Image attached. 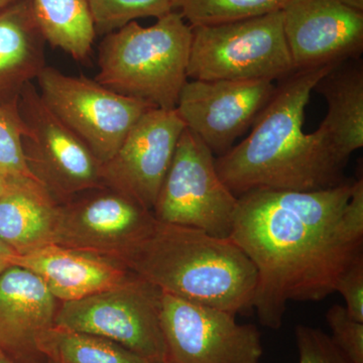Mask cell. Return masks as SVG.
I'll return each instance as SVG.
<instances>
[{"mask_svg":"<svg viewBox=\"0 0 363 363\" xmlns=\"http://www.w3.org/2000/svg\"><path fill=\"white\" fill-rule=\"evenodd\" d=\"M59 305L37 274L9 267L0 277V350L18 362L40 354L38 342L54 327Z\"/></svg>","mask_w":363,"mask_h":363,"instance_id":"obj_15","label":"cell"},{"mask_svg":"<svg viewBox=\"0 0 363 363\" xmlns=\"http://www.w3.org/2000/svg\"><path fill=\"white\" fill-rule=\"evenodd\" d=\"M21 145L30 173L61 204L104 187L102 164L82 140L55 116L33 82L18 101Z\"/></svg>","mask_w":363,"mask_h":363,"instance_id":"obj_9","label":"cell"},{"mask_svg":"<svg viewBox=\"0 0 363 363\" xmlns=\"http://www.w3.org/2000/svg\"><path fill=\"white\" fill-rule=\"evenodd\" d=\"M9 177H7L6 174L2 173L0 171V196L2 195V193L6 190L7 184H9Z\"/></svg>","mask_w":363,"mask_h":363,"instance_id":"obj_31","label":"cell"},{"mask_svg":"<svg viewBox=\"0 0 363 363\" xmlns=\"http://www.w3.org/2000/svg\"><path fill=\"white\" fill-rule=\"evenodd\" d=\"M229 240L257 269L252 309L277 330L289 303L335 293L363 257V179L324 190L250 191L238 198Z\"/></svg>","mask_w":363,"mask_h":363,"instance_id":"obj_1","label":"cell"},{"mask_svg":"<svg viewBox=\"0 0 363 363\" xmlns=\"http://www.w3.org/2000/svg\"><path fill=\"white\" fill-rule=\"evenodd\" d=\"M47 363H55V362H51V360H48Z\"/></svg>","mask_w":363,"mask_h":363,"instance_id":"obj_33","label":"cell"},{"mask_svg":"<svg viewBox=\"0 0 363 363\" xmlns=\"http://www.w3.org/2000/svg\"><path fill=\"white\" fill-rule=\"evenodd\" d=\"M159 289L131 274L118 286L61 302L54 326L109 339L152 363H166Z\"/></svg>","mask_w":363,"mask_h":363,"instance_id":"obj_6","label":"cell"},{"mask_svg":"<svg viewBox=\"0 0 363 363\" xmlns=\"http://www.w3.org/2000/svg\"><path fill=\"white\" fill-rule=\"evenodd\" d=\"M345 6L352 7L357 11H363V0H338Z\"/></svg>","mask_w":363,"mask_h":363,"instance_id":"obj_29","label":"cell"},{"mask_svg":"<svg viewBox=\"0 0 363 363\" xmlns=\"http://www.w3.org/2000/svg\"><path fill=\"white\" fill-rule=\"evenodd\" d=\"M0 363H18V360L6 353V351L0 350Z\"/></svg>","mask_w":363,"mask_h":363,"instance_id":"obj_30","label":"cell"},{"mask_svg":"<svg viewBox=\"0 0 363 363\" xmlns=\"http://www.w3.org/2000/svg\"><path fill=\"white\" fill-rule=\"evenodd\" d=\"M236 207L238 197L221 180L213 152L185 128L152 208L155 218L229 238Z\"/></svg>","mask_w":363,"mask_h":363,"instance_id":"obj_7","label":"cell"},{"mask_svg":"<svg viewBox=\"0 0 363 363\" xmlns=\"http://www.w3.org/2000/svg\"><path fill=\"white\" fill-rule=\"evenodd\" d=\"M276 86L267 80H188L176 111L186 128L219 157L252 128Z\"/></svg>","mask_w":363,"mask_h":363,"instance_id":"obj_12","label":"cell"},{"mask_svg":"<svg viewBox=\"0 0 363 363\" xmlns=\"http://www.w3.org/2000/svg\"><path fill=\"white\" fill-rule=\"evenodd\" d=\"M166 363H259L262 335L236 315L169 294L161 296Z\"/></svg>","mask_w":363,"mask_h":363,"instance_id":"obj_10","label":"cell"},{"mask_svg":"<svg viewBox=\"0 0 363 363\" xmlns=\"http://www.w3.org/2000/svg\"><path fill=\"white\" fill-rule=\"evenodd\" d=\"M125 264L162 293L236 316L252 310L257 269L229 238L155 220Z\"/></svg>","mask_w":363,"mask_h":363,"instance_id":"obj_3","label":"cell"},{"mask_svg":"<svg viewBox=\"0 0 363 363\" xmlns=\"http://www.w3.org/2000/svg\"><path fill=\"white\" fill-rule=\"evenodd\" d=\"M155 220L152 211L123 193L93 189L62 204L54 243L125 264Z\"/></svg>","mask_w":363,"mask_h":363,"instance_id":"obj_11","label":"cell"},{"mask_svg":"<svg viewBox=\"0 0 363 363\" xmlns=\"http://www.w3.org/2000/svg\"><path fill=\"white\" fill-rule=\"evenodd\" d=\"M38 351L55 363H152L109 339L56 326L40 337Z\"/></svg>","mask_w":363,"mask_h":363,"instance_id":"obj_21","label":"cell"},{"mask_svg":"<svg viewBox=\"0 0 363 363\" xmlns=\"http://www.w3.org/2000/svg\"><path fill=\"white\" fill-rule=\"evenodd\" d=\"M11 264L37 274L60 303L104 292L133 274L121 260L55 243L16 255Z\"/></svg>","mask_w":363,"mask_h":363,"instance_id":"obj_16","label":"cell"},{"mask_svg":"<svg viewBox=\"0 0 363 363\" xmlns=\"http://www.w3.org/2000/svg\"><path fill=\"white\" fill-rule=\"evenodd\" d=\"M45 43L78 62L89 58L96 37L88 0H32Z\"/></svg>","mask_w":363,"mask_h":363,"instance_id":"obj_20","label":"cell"},{"mask_svg":"<svg viewBox=\"0 0 363 363\" xmlns=\"http://www.w3.org/2000/svg\"><path fill=\"white\" fill-rule=\"evenodd\" d=\"M281 14L295 71L360 58L363 11L338 0H289Z\"/></svg>","mask_w":363,"mask_h":363,"instance_id":"obj_14","label":"cell"},{"mask_svg":"<svg viewBox=\"0 0 363 363\" xmlns=\"http://www.w3.org/2000/svg\"><path fill=\"white\" fill-rule=\"evenodd\" d=\"M62 204L39 182L9 178L0 196V240L18 255L54 243Z\"/></svg>","mask_w":363,"mask_h":363,"instance_id":"obj_17","label":"cell"},{"mask_svg":"<svg viewBox=\"0 0 363 363\" xmlns=\"http://www.w3.org/2000/svg\"><path fill=\"white\" fill-rule=\"evenodd\" d=\"M45 44L32 0H20L0 11V105L18 108L25 86L47 66Z\"/></svg>","mask_w":363,"mask_h":363,"instance_id":"obj_18","label":"cell"},{"mask_svg":"<svg viewBox=\"0 0 363 363\" xmlns=\"http://www.w3.org/2000/svg\"><path fill=\"white\" fill-rule=\"evenodd\" d=\"M335 292L340 294L345 301L344 307L348 315L363 322V257L355 260L341 276Z\"/></svg>","mask_w":363,"mask_h":363,"instance_id":"obj_27","label":"cell"},{"mask_svg":"<svg viewBox=\"0 0 363 363\" xmlns=\"http://www.w3.org/2000/svg\"><path fill=\"white\" fill-rule=\"evenodd\" d=\"M189 80H283L295 72L281 11L248 20L191 26Z\"/></svg>","mask_w":363,"mask_h":363,"instance_id":"obj_5","label":"cell"},{"mask_svg":"<svg viewBox=\"0 0 363 363\" xmlns=\"http://www.w3.org/2000/svg\"><path fill=\"white\" fill-rule=\"evenodd\" d=\"M295 338L298 363H351L322 329L298 325Z\"/></svg>","mask_w":363,"mask_h":363,"instance_id":"obj_26","label":"cell"},{"mask_svg":"<svg viewBox=\"0 0 363 363\" xmlns=\"http://www.w3.org/2000/svg\"><path fill=\"white\" fill-rule=\"evenodd\" d=\"M314 91L323 95L328 104L319 128L347 164L351 155L363 147L362 60H346L334 66L318 81Z\"/></svg>","mask_w":363,"mask_h":363,"instance_id":"obj_19","label":"cell"},{"mask_svg":"<svg viewBox=\"0 0 363 363\" xmlns=\"http://www.w3.org/2000/svg\"><path fill=\"white\" fill-rule=\"evenodd\" d=\"M95 30L107 35L138 18H161L174 11L173 0H88Z\"/></svg>","mask_w":363,"mask_h":363,"instance_id":"obj_23","label":"cell"},{"mask_svg":"<svg viewBox=\"0 0 363 363\" xmlns=\"http://www.w3.org/2000/svg\"><path fill=\"white\" fill-rule=\"evenodd\" d=\"M21 133L23 123L18 108L0 105V171L9 178L35 180L23 156Z\"/></svg>","mask_w":363,"mask_h":363,"instance_id":"obj_24","label":"cell"},{"mask_svg":"<svg viewBox=\"0 0 363 363\" xmlns=\"http://www.w3.org/2000/svg\"><path fill=\"white\" fill-rule=\"evenodd\" d=\"M336 65L295 71L279 81L250 135L215 157L221 180L236 197L257 189L324 190L346 181V162L324 130H303L306 106L315 85Z\"/></svg>","mask_w":363,"mask_h":363,"instance_id":"obj_2","label":"cell"},{"mask_svg":"<svg viewBox=\"0 0 363 363\" xmlns=\"http://www.w3.org/2000/svg\"><path fill=\"white\" fill-rule=\"evenodd\" d=\"M330 338L351 363H363V322L353 319L345 307L335 304L326 313Z\"/></svg>","mask_w":363,"mask_h":363,"instance_id":"obj_25","label":"cell"},{"mask_svg":"<svg viewBox=\"0 0 363 363\" xmlns=\"http://www.w3.org/2000/svg\"><path fill=\"white\" fill-rule=\"evenodd\" d=\"M16 253L6 242L0 240V277L9 267L13 266L11 262Z\"/></svg>","mask_w":363,"mask_h":363,"instance_id":"obj_28","label":"cell"},{"mask_svg":"<svg viewBox=\"0 0 363 363\" xmlns=\"http://www.w3.org/2000/svg\"><path fill=\"white\" fill-rule=\"evenodd\" d=\"M18 1H20V0H0V11H4L6 7L13 6Z\"/></svg>","mask_w":363,"mask_h":363,"instance_id":"obj_32","label":"cell"},{"mask_svg":"<svg viewBox=\"0 0 363 363\" xmlns=\"http://www.w3.org/2000/svg\"><path fill=\"white\" fill-rule=\"evenodd\" d=\"M191 43L192 28L178 11L147 28L131 21L100 43L95 80L155 108L176 109L189 80Z\"/></svg>","mask_w":363,"mask_h":363,"instance_id":"obj_4","label":"cell"},{"mask_svg":"<svg viewBox=\"0 0 363 363\" xmlns=\"http://www.w3.org/2000/svg\"><path fill=\"white\" fill-rule=\"evenodd\" d=\"M185 128L176 109L145 111L116 154L102 164L104 187L123 193L152 211Z\"/></svg>","mask_w":363,"mask_h":363,"instance_id":"obj_13","label":"cell"},{"mask_svg":"<svg viewBox=\"0 0 363 363\" xmlns=\"http://www.w3.org/2000/svg\"><path fill=\"white\" fill-rule=\"evenodd\" d=\"M289 0H173L191 26H214L257 18L279 11Z\"/></svg>","mask_w":363,"mask_h":363,"instance_id":"obj_22","label":"cell"},{"mask_svg":"<svg viewBox=\"0 0 363 363\" xmlns=\"http://www.w3.org/2000/svg\"><path fill=\"white\" fill-rule=\"evenodd\" d=\"M37 82L45 105L102 164L116 154L140 117L155 108L118 94L95 79L66 75L52 67L45 66Z\"/></svg>","mask_w":363,"mask_h":363,"instance_id":"obj_8","label":"cell"}]
</instances>
